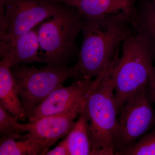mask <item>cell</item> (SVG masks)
<instances>
[{
    "instance_id": "1",
    "label": "cell",
    "mask_w": 155,
    "mask_h": 155,
    "mask_svg": "<svg viewBox=\"0 0 155 155\" xmlns=\"http://www.w3.org/2000/svg\"><path fill=\"white\" fill-rule=\"evenodd\" d=\"M133 31L130 20L122 16H82L77 80L92 79L107 69L119 46Z\"/></svg>"
},
{
    "instance_id": "2",
    "label": "cell",
    "mask_w": 155,
    "mask_h": 155,
    "mask_svg": "<svg viewBox=\"0 0 155 155\" xmlns=\"http://www.w3.org/2000/svg\"><path fill=\"white\" fill-rule=\"evenodd\" d=\"M118 53L109 68V75L119 113L129 97L147 86L155 54L146 38L134 30L122 43L120 57Z\"/></svg>"
},
{
    "instance_id": "3",
    "label": "cell",
    "mask_w": 155,
    "mask_h": 155,
    "mask_svg": "<svg viewBox=\"0 0 155 155\" xmlns=\"http://www.w3.org/2000/svg\"><path fill=\"white\" fill-rule=\"evenodd\" d=\"M109 69L93 80L83 112L88 120L94 155H115L119 110Z\"/></svg>"
},
{
    "instance_id": "4",
    "label": "cell",
    "mask_w": 155,
    "mask_h": 155,
    "mask_svg": "<svg viewBox=\"0 0 155 155\" xmlns=\"http://www.w3.org/2000/svg\"><path fill=\"white\" fill-rule=\"evenodd\" d=\"M82 17L77 9L67 5L39 24L37 33L43 63L66 65L67 61L76 54Z\"/></svg>"
},
{
    "instance_id": "5",
    "label": "cell",
    "mask_w": 155,
    "mask_h": 155,
    "mask_svg": "<svg viewBox=\"0 0 155 155\" xmlns=\"http://www.w3.org/2000/svg\"><path fill=\"white\" fill-rule=\"evenodd\" d=\"M15 87L26 117L54 91L63 86L65 81L77 75L76 65L47 64L41 68L26 65L11 67Z\"/></svg>"
},
{
    "instance_id": "6",
    "label": "cell",
    "mask_w": 155,
    "mask_h": 155,
    "mask_svg": "<svg viewBox=\"0 0 155 155\" xmlns=\"http://www.w3.org/2000/svg\"><path fill=\"white\" fill-rule=\"evenodd\" d=\"M67 6L54 0H0L1 39L24 34Z\"/></svg>"
},
{
    "instance_id": "7",
    "label": "cell",
    "mask_w": 155,
    "mask_h": 155,
    "mask_svg": "<svg viewBox=\"0 0 155 155\" xmlns=\"http://www.w3.org/2000/svg\"><path fill=\"white\" fill-rule=\"evenodd\" d=\"M115 155H121L155 126V111L147 86L129 97L119 110Z\"/></svg>"
},
{
    "instance_id": "8",
    "label": "cell",
    "mask_w": 155,
    "mask_h": 155,
    "mask_svg": "<svg viewBox=\"0 0 155 155\" xmlns=\"http://www.w3.org/2000/svg\"><path fill=\"white\" fill-rule=\"evenodd\" d=\"M93 80L78 79L69 86L54 91L31 112L29 122L46 117L64 114L85 103Z\"/></svg>"
},
{
    "instance_id": "9",
    "label": "cell",
    "mask_w": 155,
    "mask_h": 155,
    "mask_svg": "<svg viewBox=\"0 0 155 155\" xmlns=\"http://www.w3.org/2000/svg\"><path fill=\"white\" fill-rule=\"evenodd\" d=\"M85 103L64 114L46 116L24 124L26 132L42 147L41 155H44L56 142L68 134L75 119L83 112Z\"/></svg>"
},
{
    "instance_id": "10",
    "label": "cell",
    "mask_w": 155,
    "mask_h": 155,
    "mask_svg": "<svg viewBox=\"0 0 155 155\" xmlns=\"http://www.w3.org/2000/svg\"><path fill=\"white\" fill-rule=\"evenodd\" d=\"M39 49L37 30L34 28L15 37L1 39L2 60L8 62L11 67L43 63L39 53Z\"/></svg>"
},
{
    "instance_id": "11",
    "label": "cell",
    "mask_w": 155,
    "mask_h": 155,
    "mask_svg": "<svg viewBox=\"0 0 155 155\" xmlns=\"http://www.w3.org/2000/svg\"><path fill=\"white\" fill-rule=\"evenodd\" d=\"M137 0H72V6L87 17L122 16L130 21L137 13Z\"/></svg>"
},
{
    "instance_id": "12",
    "label": "cell",
    "mask_w": 155,
    "mask_h": 155,
    "mask_svg": "<svg viewBox=\"0 0 155 155\" xmlns=\"http://www.w3.org/2000/svg\"><path fill=\"white\" fill-rule=\"evenodd\" d=\"M11 67L4 60L0 62V104L17 120L26 116L15 87Z\"/></svg>"
},
{
    "instance_id": "13",
    "label": "cell",
    "mask_w": 155,
    "mask_h": 155,
    "mask_svg": "<svg viewBox=\"0 0 155 155\" xmlns=\"http://www.w3.org/2000/svg\"><path fill=\"white\" fill-rule=\"evenodd\" d=\"M65 140L69 155H93V145L90 135L88 120L83 111Z\"/></svg>"
},
{
    "instance_id": "14",
    "label": "cell",
    "mask_w": 155,
    "mask_h": 155,
    "mask_svg": "<svg viewBox=\"0 0 155 155\" xmlns=\"http://www.w3.org/2000/svg\"><path fill=\"white\" fill-rule=\"evenodd\" d=\"M1 136V155H36L42 152L41 145L29 133Z\"/></svg>"
},
{
    "instance_id": "15",
    "label": "cell",
    "mask_w": 155,
    "mask_h": 155,
    "mask_svg": "<svg viewBox=\"0 0 155 155\" xmlns=\"http://www.w3.org/2000/svg\"><path fill=\"white\" fill-rule=\"evenodd\" d=\"M130 22L134 31L148 41L155 54V3L152 0L143 1Z\"/></svg>"
},
{
    "instance_id": "16",
    "label": "cell",
    "mask_w": 155,
    "mask_h": 155,
    "mask_svg": "<svg viewBox=\"0 0 155 155\" xmlns=\"http://www.w3.org/2000/svg\"><path fill=\"white\" fill-rule=\"evenodd\" d=\"M122 155H155V126Z\"/></svg>"
},
{
    "instance_id": "17",
    "label": "cell",
    "mask_w": 155,
    "mask_h": 155,
    "mask_svg": "<svg viewBox=\"0 0 155 155\" xmlns=\"http://www.w3.org/2000/svg\"><path fill=\"white\" fill-rule=\"evenodd\" d=\"M2 105L0 104V134L1 136L26 132L24 124H19Z\"/></svg>"
},
{
    "instance_id": "18",
    "label": "cell",
    "mask_w": 155,
    "mask_h": 155,
    "mask_svg": "<svg viewBox=\"0 0 155 155\" xmlns=\"http://www.w3.org/2000/svg\"><path fill=\"white\" fill-rule=\"evenodd\" d=\"M44 155H69L68 146L65 139L61 141L54 148L47 151Z\"/></svg>"
},
{
    "instance_id": "19",
    "label": "cell",
    "mask_w": 155,
    "mask_h": 155,
    "mask_svg": "<svg viewBox=\"0 0 155 155\" xmlns=\"http://www.w3.org/2000/svg\"><path fill=\"white\" fill-rule=\"evenodd\" d=\"M148 93L151 101L153 105L155 107V67L153 68L151 74L150 76L149 80L148 83Z\"/></svg>"
},
{
    "instance_id": "20",
    "label": "cell",
    "mask_w": 155,
    "mask_h": 155,
    "mask_svg": "<svg viewBox=\"0 0 155 155\" xmlns=\"http://www.w3.org/2000/svg\"><path fill=\"white\" fill-rule=\"evenodd\" d=\"M54 1L58 2L63 3L67 5H69V4L72 2V0H54Z\"/></svg>"
},
{
    "instance_id": "21",
    "label": "cell",
    "mask_w": 155,
    "mask_h": 155,
    "mask_svg": "<svg viewBox=\"0 0 155 155\" xmlns=\"http://www.w3.org/2000/svg\"><path fill=\"white\" fill-rule=\"evenodd\" d=\"M152 1H153L155 3V0H152Z\"/></svg>"
},
{
    "instance_id": "22",
    "label": "cell",
    "mask_w": 155,
    "mask_h": 155,
    "mask_svg": "<svg viewBox=\"0 0 155 155\" xmlns=\"http://www.w3.org/2000/svg\"></svg>"
}]
</instances>
